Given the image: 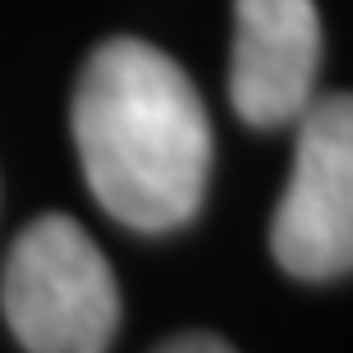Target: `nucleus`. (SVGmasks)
Segmentation results:
<instances>
[{"label": "nucleus", "mask_w": 353, "mask_h": 353, "mask_svg": "<svg viewBox=\"0 0 353 353\" xmlns=\"http://www.w3.org/2000/svg\"><path fill=\"white\" fill-rule=\"evenodd\" d=\"M0 307L28 353H105L119 330V285L69 216H41L14 239Z\"/></svg>", "instance_id": "obj_2"}, {"label": "nucleus", "mask_w": 353, "mask_h": 353, "mask_svg": "<svg viewBox=\"0 0 353 353\" xmlns=\"http://www.w3.org/2000/svg\"><path fill=\"white\" fill-rule=\"evenodd\" d=\"M321 19L312 0H234L230 101L239 119L275 129L312 105Z\"/></svg>", "instance_id": "obj_4"}, {"label": "nucleus", "mask_w": 353, "mask_h": 353, "mask_svg": "<svg viewBox=\"0 0 353 353\" xmlns=\"http://www.w3.org/2000/svg\"><path fill=\"white\" fill-rule=\"evenodd\" d=\"M74 147L88 188L129 230H174L202 207L211 119L165 51L115 37L88 55L74 88Z\"/></svg>", "instance_id": "obj_1"}, {"label": "nucleus", "mask_w": 353, "mask_h": 353, "mask_svg": "<svg viewBox=\"0 0 353 353\" xmlns=\"http://www.w3.org/2000/svg\"><path fill=\"white\" fill-rule=\"evenodd\" d=\"M275 262L299 280H330L353 262V105L344 92L299 115V147L271 221Z\"/></svg>", "instance_id": "obj_3"}, {"label": "nucleus", "mask_w": 353, "mask_h": 353, "mask_svg": "<svg viewBox=\"0 0 353 353\" xmlns=\"http://www.w3.org/2000/svg\"><path fill=\"white\" fill-rule=\"evenodd\" d=\"M157 353H234L225 340H216V335H179V340L161 344Z\"/></svg>", "instance_id": "obj_5"}]
</instances>
